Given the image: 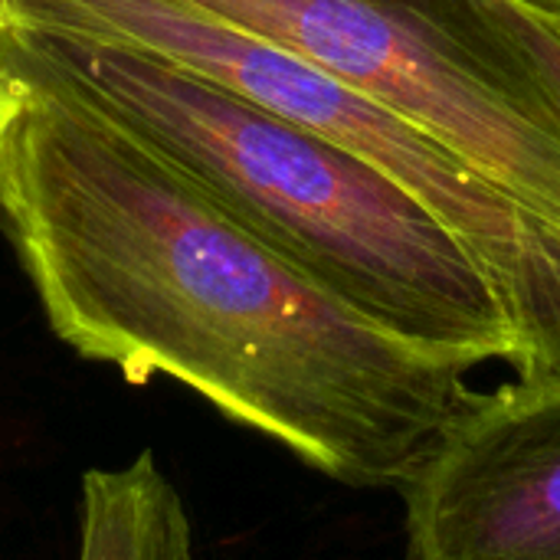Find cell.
Here are the masks:
<instances>
[{
    "mask_svg": "<svg viewBox=\"0 0 560 560\" xmlns=\"http://www.w3.org/2000/svg\"><path fill=\"white\" fill-rule=\"evenodd\" d=\"M0 62L23 89L0 220L52 335L341 486L400 489L472 404L476 364L345 305L3 36Z\"/></svg>",
    "mask_w": 560,
    "mask_h": 560,
    "instance_id": "1",
    "label": "cell"
},
{
    "mask_svg": "<svg viewBox=\"0 0 560 560\" xmlns=\"http://www.w3.org/2000/svg\"><path fill=\"white\" fill-rule=\"evenodd\" d=\"M0 36L364 318L476 368L512 364L509 318L469 253L361 158L161 56L10 23Z\"/></svg>",
    "mask_w": 560,
    "mask_h": 560,
    "instance_id": "2",
    "label": "cell"
},
{
    "mask_svg": "<svg viewBox=\"0 0 560 560\" xmlns=\"http://www.w3.org/2000/svg\"><path fill=\"white\" fill-rule=\"evenodd\" d=\"M98 39L161 56L361 158L413 197L499 299L522 384H560V230L440 138L190 0H89Z\"/></svg>",
    "mask_w": 560,
    "mask_h": 560,
    "instance_id": "3",
    "label": "cell"
},
{
    "mask_svg": "<svg viewBox=\"0 0 560 560\" xmlns=\"http://www.w3.org/2000/svg\"><path fill=\"white\" fill-rule=\"evenodd\" d=\"M420 125L560 230V141L404 0H190Z\"/></svg>",
    "mask_w": 560,
    "mask_h": 560,
    "instance_id": "4",
    "label": "cell"
},
{
    "mask_svg": "<svg viewBox=\"0 0 560 560\" xmlns=\"http://www.w3.org/2000/svg\"><path fill=\"white\" fill-rule=\"evenodd\" d=\"M400 495L407 560H560V384L476 390Z\"/></svg>",
    "mask_w": 560,
    "mask_h": 560,
    "instance_id": "5",
    "label": "cell"
},
{
    "mask_svg": "<svg viewBox=\"0 0 560 560\" xmlns=\"http://www.w3.org/2000/svg\"><path fill=\"white\" fill-rule=\"evenodd\" d=\"M560 141V23L515 0H404Z\"/></svg>",
    "mask_w": 560,
    "mask_h": 560,
    "instance_id": "6",
    "label": "cell"
},
{
    "mask_svg": "<svg viewBox=\"0 0 560 560\" xmlns=\"http://www.w3.org/2000/svg\"><path fill=\"white\" fill-rule=\"evenodd\" d=\"M75 560H194L187 505L151 450L82 476Z\"/></svg>",
    "mask_w": 560,
    "mask_h": 560,
    "instance_id": "7",
    "label": "cell"
},
{
    "mask_svg": "<svg viewBox=\"0 0 560 560\" xmlns=\"http://www.w3.org/2000/svg\"><path fill=\"white\" fill-rule=\"evenodd\" d=\"M20 105H23V89L13 79V72L0 62V167H3L7 138H10V128L20 115Z\"/></svg>",
    "mask_w": 560,
    "mask_h": 560,
    "instance_id": "8",
    "label": "cell"
},
{
    "mask_svg": "<svg viewBox=\"0 0 560 560\" xmlns=\"http://www.w3.org/2000/svg\"><path fill=\"white\" fill-rule=\"evenodd\" d=\"M515 3H522V7H528V10H535V13L560 23V0H515Z\"/></svg>",
    "mask_w": 560,
    "mask_h": 560,
    "instance_id": "9",
    "label": "cell"
}]
</instances>
